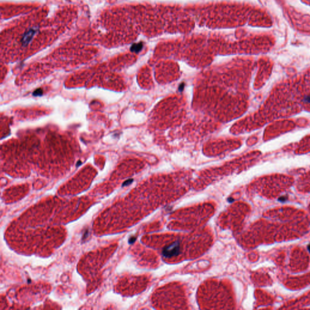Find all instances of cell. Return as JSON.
Returning <instances> with one entry per match:
<instances>
[{"label":"cell","instance_id":"cell-2","mask_svg":"<svg viewBox=\"0 0 310 310\" xmlns=\"http://www.w3.org/2000/svg\"><path fill=\"white\" fill-rule=\"evenodd\" d=\"M179 243L176 242L164 249L163 254L165 257H173L179 255Z\"/></svg>","mask_w":310,"mask_h":310},{"label":"cell","instance_id":"cell-3","mask_svg":"<svg viewBox=\"0 0 310 310\" xmlns=\"http://www.w3.org/2000/svg\"><path fill=\"white\" fill-rule=\"evenodd\" d=\"M142 47V44H135V45H134V46H133L132 47V50L134 52H139L140 51V50H141Z\"/></svg>","mask_w":310,"mask_h":310},{"label":"cell","instance_id":"cell-1","mask_svg":"<svg viewBox=\"0 0 310 310\" xmlns=\"http://www.w3.org/2000/svg\"><path fill=\"white\" fill-rule=\"evenodd\" d=\"M304 83L300 90L302 102L310 109V72L305 77Z\"/></svg>","mask_w":310,"mask_h":310}]
</instances>
